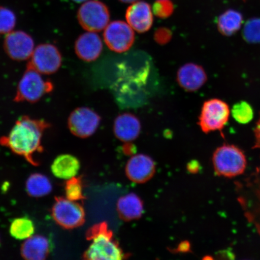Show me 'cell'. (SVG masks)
Segmentation results:
<instances>
[{
  "mask_svg": "<svg viewBox=\"0 0 260 260\" xmlns=\"http://www.w3.org/2000/svg\"><path fill=\"white\" fill-rule=\"evenodd\" d=\"M3 48L6 54L15 61L29 60L35 50V42L24 31H12L6 35Z\"/></svg>",
  "mask_w": 260,
  "mask_h": 260,
  "instance_id": "cell-11",
  "label": "cell"
},
{
  "mask_svg": "<svg viewBox=\"0 0 260 260\" xmlns=\"http://www.w3.org/2000/svg\"><path fill=\"white\" fill-rule=\"evenodd\" d=\"M92 243L84 253V258L91 260H116L124 258L123 252L112 238L106 223L93 226L87 234Z\"/></svg>",
  "mask_w": 260,
  "mask_h": 260,
  "instance_id": "cell-2",
  "label": "cell"
},
{
  "mask_svg": "<svg viewBox=\"0 0 260 260\" xmlns=\"http://www.w3.org/2000/svg\"><path fill=\"white\" fill-rule=\"evenodd\" d=\"M125 18L126 22L133 30L144 34L153 24V12L151 6L144 1L132 3L126 9Z\"/></svg>",
  "mask_w": 260,
  "mask_h": 260,
  "instance_id": "cell-12",
  "label": "cell"
},
{
  "mask_svg": "<svg viewBox=\"0 0 260 260\" xmlns=\"http://www.w3.org/2000/svg\"><path fill=\"white\" fill-rule=\"evenodd\" d=\"M103 36L107 46L117 53L127 51L135 40L133 29L127 22L122 21L110 22L105 29Z\"/></svg>",
  "mask_w": 260,
  "mask_h": 260,
  "instance_id": "cell-9",
  "label": "cell"
},
{
  "mask_svg": "<svg viewBox=\"0 0 260 260\" xmlns=\"http://www.w3.org/2000/svg\"><path fill=\"white\" fill-rule=\"evenodd\" d=\"M155 169L154 161L151 157L144 154H138L129 159L125 170L129 180L142 183L153 176Z\"/></svg>",
  "mask_w": 260,
  "mask_h": 260,
  "instance_id": "cell-15",
  "label": "cell"
},
{
  "mask_svg": "<svg viewBox=\"0 0 260 260\" xmlns=\"http://www.w3.org/2000/svg\"><path fill=\"white\" fill-rule=\"evenodd\" d=\"M113 131L120 141L132 142L137 139L141 133V122L137 116L132 113H122L115 119Z\"/></svg>",
  "mask_w": 260,
  "mask_h": 260,
  "instance_id": "cell-16",
  "label": "cell"
},
{
  "mask_svg": "<svg viewBox=\"0 0 260 260\" xmlns=\"http://www.w3.org/2000/svg\"><path fill=\"white\" fill-rule=\"evenodd\" d=\"M25 186L28 194L34 198L46 196L53 188L48 178L39 173L31 175L26 181Z\"/></svg>",
  "mask_w": 260,
  "mask_h": 260,
  "instance_id": "cell-21",
  "label": "cell"
},
{
  "mask_svg": "<svg viewBox=\"0 0 260 260\" xmlns=\"http://www.w3.org/2000/svg\"><path fill=\"white\" fill-rule=\"evenodd\" d=\"M229 106L219 99L206 101L201 109L198 125L205 133L221 131L229 121Z\"/></svg>",
  "mask_w": 260,
  "mask_h": 260,
  "instance_id": "cell-6",
  "label": "cell"
},
{
  "mask_svg": "<svg viewBox=\"0 0 260 260\" xmlns=\"http://www.w3.org/2000/svg\"><path fill=\"white\" fill-rule=\"evenodd\" d=\"M110 15L107 6L99 0L84 2L77 12L79 24L84 30L100 32L109 24Z\"/></svg>",
  "mask_w": 260,
  "mask_h": 260,
  "instance_id": "cell-5",
  "label": "cell"
},
{
  "mask_svg": "<svg viewBox=\"0 0 260 260\" xmlns=\"http://www.w3.org/2000/svg\"><path fill=\"white\" fill-rule=\"evenodd\" d=\"M16 16L12 10L0 6V35H6L14 31Z\"/></svg>",
  "mask_w": 260,
  "mask_h": 260,
  "instance_id": "cell-24",
  "label": "cell"
},
{
  "mask_svg": "<svg viewBox=\"0 0 260 260\" xmlns=\"http://www.w3.org/2000/svg\"><path fill=\"white\" fill-rule=\"evenodd\" d=\"M73 1L76 2V3H84L87 1H88V0H73Z\"/></svg>",
  "mask_w": 260,
  "mask_h": 260,
  "instance_id": "cell-31",
  "label": "cell"
},
{
  "mask_svg": "<svg viewBox=\"0 0 260 260\" xmlns=\"http://www.w3.org/2000/svg\"><path fill=\"white\" fill-rule=\"evenodd\" d=\"M120 216L126 220L139 218L144 212L141 198L135 193H129L120 198L117 203Z\"/></svg>",
  "mask_w": 260,
  "mask_h": 260,
  "instance_id": "cell-19",
  "label": "cell"
},
{
  "mask_svg": "<svg viewBox=\"0 0 260 260\" xmlns=\"http://www.w3.org/2000/svg\"><path fill=\"white\" fill-rule=\"evenodd\" d=\"M50 124L42 119L22 116L15 123L7 136L0 138V144L22 156L30 164H40L36 156L43 152L42 139Z\"/></svg>",
  "mask_w": 260,
  "mask_h": 260,
  "instance_id": "cell-1",
  "label": "cell"
},
{
  "mask_svg": "<svg viewBox=\"0 0 260 260\" xmlns=\"http://www.w3.org/2000/svg\"><path fill=\"white\" fill-rule=\"evenodd\" d=\"M52 216L58 225L65 229H73L81 225L85 219V213L77 201L68 198H56L52 208Z\"/></svg>",
  "mask_w": 260,
  "mask_h": 260,
  "instance_id": "cell-8",
  "label": "cell"
},
{
  "mask_svg": "<svg viewBox=\"0 0 260 260\" xmlns=\"http://www.w3.org/2000/svg\"><path fill=\"white\" fill-rule=\"evenodd\" d=\"M64 190L68 200L78 201L84 198L82 183L79 178L75 177L67 180Z\"/></svg>",
  "mask_w": 260,
  "mask_h": 260,
  "instance_id": "cell-25",
  "label": "cell"
},
{
  "mask_svg": "<svg viewBox=\"0 0 260 260\" xmlns=\"http://www.w3.org/2000/svg\"><path fill=\"white\" fill-rule=\"evenodd\" d=\"M119 1L124 3H133L139 1V0H119Z\"/></svg>",
  "mask_w": 260,
  "mask_h": 260,
  "instance_id": "cell-30",
  "label": "cell"
},
{
  "mask_svg": "<svg viewBox=\"0 0 260 260\" xmlns=\"http://www.w3.org/2000/svg\"><path fill=\"white\" fill-rule=\"evenodd\" d=\"M101 117L89 107H81L73 110L68 120V128L74 136L89 138L100 125Z\"/></svg>",
  "mask_w": 260,
  "mask_h": 260,
  "instance_id": "cell-10",
  "label": "cell"
},
{
  "mask_svg": "<svg viewBox=\"0 0 260 260\" xmlns=\"http://www.w3.org/2000/svg\"><path fill=\"white\" fill-rule=\"evenodd\" d=\"M243 22V16L235 10H229L221 15L217 20V28L221 34L231 37L239 30Z\"/></svg>",
  "mask_w": 260,
  "mask_h": 260,
  "instance_id": "cell-20",
  "label": "cell"
},
{
  "mask_svg": "<svg viewBox=\"0 0 260 260\" xmlns=\"http://www.w3.org/2000/svg\"><path fill=\"white\" fill-rule=\"evenodd\" d=\"M80 168L79 160L70 154L58 155L51 165L52 173L54 176L67 180L76 177Z\"/></svg>",
  "mask_w": 260,
  "mask_h": 260,
  "instance_id": "cell-18",
  "label": "cell"
},
{
  "mask_svg": "<svg viewBox=\"0 0 260 260\" xmlns=\"http://www.w3.org/2000/svg\"><path fill=\"white\" fill-rule=\"evenodd\" d=\"M232 116L237 122L242 124L251 121L253 117L252 107L248 103L240 102L233 106Z\"/></svg>",
  "mask_w": 260,
  "mask_h": 260,
  "instance_id": "cell-23",
  "label": "cell"
},
{
  "mask_svg": "<svg viewBox=\"0 0 260 260\" xmlns=\"http://www.w3.org/2000/svg\"><path fill=\"white\" fill-rule=\"evenodd\" d=\"M177 80L181 88L191 92L204 86L207 80V76L206 71L200 65L188 63L178 70Z\"/></svg>",
  "mask_w": 260,
  "mask_h": 260,
  "instance_id": "cell-14",
  "label": "cell"
},
{
  "mask_svg": "<svg viewBox=\"0 0 260 260\" xmlns=\"http://www.w3.org/2000/svg\"><path fill=\"white\" fill-rule=\"evenodd\" d=\"M53 89L51 81L44 79L41 74L27 67L19 81L14 101L15 103H36Z\"/></svg>",
  "mask_w": 260,
  "mask_h": 260,
  "instance_id": "cell-3",
  "label": "cell"
},
{
  "mask_svg": "<svg viewBox=\"0 0 260 260\" xmlns=\"http://www.w3.org/2000/svg\"><path fill=\"white\" fill-rule=\"evenodd\" d=\"M214 171L219 176L235 177L241 175L246 167V159L241 149L232 145H223L214 152Z\"/></svg>",
  "mask_w": 260,
  "mask_h": 260,
  "instance_id": "cell-4",
  "label": "cell"
},
{
  "mask_svg": "<svg viewBox=\"0 0 260 260\" xmlns=\"http://www.w3.org/2000/svg\"><path fill=\"white\" fill-rule=\"evenodd\" d=\"M154 38L157 44L164 45L170 42L172 38V32L168 28H159L155 31Z\"/></svg>",
  "mask_w": 260,
  "mask_h": 260,
  "instance_id": "cell-28",
  "label": "cell"
},
{
  "mask_svg": "<svg viewBox=\"0 0 260 260\" xmlns=\"http://www.w3.org/2000/svg\"><path fill=\"white\" fill-rule=\"evenodd\" d=\"M35 225L32 221L27 217L16 218L11 224L10 233L17 240H26L35 233Z\"/></svg>",
  "mask_w": 260,
  "mask_h": 260,
  "instance_id": "cell-22",
  "label": "cell"
},
{
  "mask_svg": "<svg viewBox=\"0 0 260 260\" xmlns=\"http://www.w3.org/2000/svg\"><path fill=\"white\" fill-rule=\"evenodd\" d=\"M62 64V56L58 48L53 44L38 45L29 58L27 67L42 75H51L57 72Z\"/></svg>",
  "mask_w": 260,
  "mask_h": 260,
  "instance_id": "cell-7",
  "label": "cell"
},
{
  "mask_svg": "<svg viewBox=\"0 0 260 260\" xmlns=\"http://www.w3.org/2000/svg\"><path fill=\"white\" fill-rule=\"evenodd\" d=\"M243 35L244 39L249 43H260V18H253L247 22L244 27Z\"/></svg>",
  "mask_w": 260,
  "mask_h": 260,
  "instance_id": "cell-26",
  "label": "cell"
},
{
  "mask_svg": "<svg viewBox=\"0 0 260 260\" xmlns=\"http://www.w3.org/2000/svg\"><path fill=\"white\" fill-rule=\"evenodd\" d=\"M152 11L157 17L166 19L173 14L174 6L171 0H156L152 6Z\"/></svg>",
  "mask_w": 260,
  "mask_h": 260,
  "instance_id": "cell-27",
  "label": "cell"
},
{
  "mask_svg": "<svg viewBox=\"0 0 260 260\" xmlns=\"http://www.w3.org/2000/svg\"><path fill=\"white\" fill-rule=\"evenodd\" d=\"M255 143L254 148H260V116L255 129Z\"/></svg>",
  "mask_w": 260,
  "mask_h": 260,
  "instance_id": "cell-29",
  "label": "cell"
},
{
  "mask_svg": "<svg viewBox=\"0 0 260 260\" xmlns=\"http://www.w3.org/2000/svg\"><path fill=\"white\" fill-rule=\"evenodd\" d=\"M50 252V243L43 236H32L26 239L21 248L22 257L28 260H43Z\"/></svg>",
  "mask_w": 260,
  "mask_h": 260,
  "instance_id": "cell-17",
  "label": "cell"
},
{
  "mask_svg": "<svg viewBox=\"0 0 260 260\" xmlns=\"http://www.w3.org/2000/svg\"><path fill=\"white\" fill-rule=\"evenodd\" d=\"M102 39L95 32L87 31L77 38L74 50L78 57L86 62H92L99 58L103 51Z\"/></svg>",
  "mask_w": 260,
  "mask_h": 260,
  "instance_id": "cell-13",
  "label": "cell"
}]
</instances>
